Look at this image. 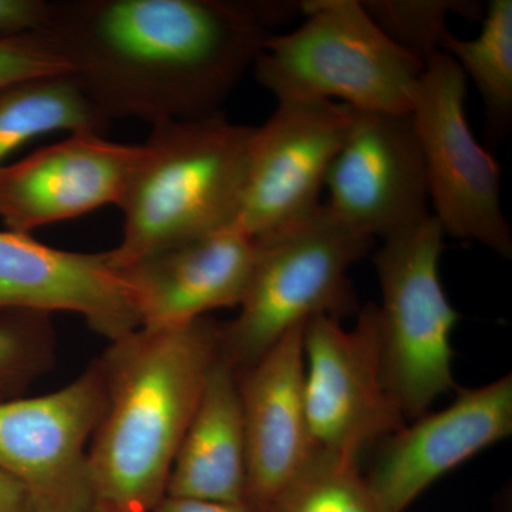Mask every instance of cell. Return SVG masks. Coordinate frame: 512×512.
Returning a JSON list of instances; mask_svg holds the SVG:
<instances>
[{"label": "cell", "instance_id": "cell-16", "mask_svg": "<svg viewBox=\"0 0 512 512\" xmlns=\"http://www.w3.org/2000/svg\"><path fill=\"white\" fill-rule=\"evenodd\" d=\"M256 256L258 242L234 224L121 268L141 328L181 325L241 305Z\"/></svg>", "mask_w": 512, "mask_h": 512}, {"label": "cell", "instance_id": "cell-11", "mask_svg": "<svg viewBox=\"0 0 512 512\" xmlns=\"http://www.w3.org/2000/svg\"><path fill=\"white\" fill-rule=\"evenodd\" d=\"M326 205L372 239H389L431 215L423 153L409 114L352 109L326 175Z\"/></svg>", "mask_w": 512, "mask_h": 512}, {"label": "cell", "instance_id": "cell-3", "mask_svg": "<svg viewBox=\"0 0 512 512\" xmlns=\"http://www.w3.org/2000/svg\"><path fill=\"white\" fill-rule=\"evenodd\" d=\"M254 127L221 113L153 126L120 202L119 268L237 222Z\"/></svg>", "mask_w": 512, "mask_h": 512}, {"label": "cell", "instance_id": "cell-19", "mask_svg": "<svg viewBox=\"0 0 512 512\" xmlns=\"http://www.w3.org/2000/svg\"><path fill=\"white\" fill-rule=\"evenodd\" d=\"M473 39L451 33L443 52L471 77L484 101L485 117L494 133L507 130L512 119V2L493 0Z\"/></svg>", "mask_w": 512, "mask_h": 512}, {"label": "cell", "instance_id": "cell-8", "mask_svg": "<svg viewBox=\"0 0 512 512\" xmlns=\"http://www.w3.org/2000/svg\"><path fill=\"white\" fill-rule=\"evenodd\" d=\"M305 402L316 447L359 460L406 426L390 392L380 350L376 303L345 329L316 316L303 329Z\"/></svg>", "mask_w": 512, "mask_h": 512}, {"label": "cell", "instance_id": "cell-25", "mask_svg": "<svg viewBox=\"0 0 512 512\" xmlns=\"http://www.w3.org/2000/svg\"><path fill=\"white\" fill-rule=\"evenodd\" d=\"M151 512H258L248 505L212 503V501L192 500V498L168 497Z\"/></svg>", "mask_w": 512, "mask_h": 512}, {"label": "cell", "instance_id": "cell-9", "mask_svg": "<svg viewBox=\"0 0 512 512\" xmlns=\"http://www.w3.org/2000/svg\"><path fill=\"white\" fill-rule=\"evenodd\" d=\"M104 407L99 360L56 392L0 402V471L28 490L37 512L96 504L89 447Z\"/></svg>", "mask_w": 512, "mask_h": 512}, {"label": "cell", "instance_id": "cell-2", "mask_svg": "<svg viewBox=\"0 0 512 512\" xmlns=\"http://www.w3.org/2000/svg\"><path fill=\"white\" fill-rule=\"evenodd\" d=\"M220 342L210 316L110 342L99 359L106 407L89 447L96 503L128 512L161 503Z\"/></svg>", "mask_w": 512, "mask_h": 512}, {"label": "cell", "instance_id": "cell-12", "mask_svg": "<svg viewBox=\"0 0 512 512\" xmlns=\"http://www.w3.org/2000/svg\"><path fill=\"white\" fill-rule=\"evenodd\" d=\"M512 434V375L458 390L436 413L407 423L377 446L367 484L380 512H406L427 488Z\"/></svg>", "mask_w": 512, "mask_h": 512}, {"label": "cell", "instance_id": "cell-14", "mask_svg": "<svg viewBox=\"0 0 512 512\" xmlns=\"http://www.w3.org/2000/svg\"><path fill=\"white\" fill-rule=\"evenodd\" d=\"M72 312L110 342L140 328L123 269L110 251H63L28 234L0 232V312Z\"/></svg>", "mask_w": 512, "mask_h": 512}, {"label": "cell", "instance_id": "cell-7", "mask_svg": "<svg viewBox=\"0 0 512 512\" xmlns=\"http://www.w3.org/2000/svg\"><path fill=\"white\" fill-rule=\"evenodd\" d=\"M467 77L447 53L424 64L412 101L433 215L444 235L474 241L510 259L512 232L501 207V167L474 137Z\"/></svg>", "mask_w": 512, "mask_h": 512}, {"label": "cell", "instance_id": "cell-4", "mask_svg": "<svg viewBox=\"0 0 512 512\" xmlns=\"http://www.w3.org/2000/svg\"><path fill=\"white\" fill-rule=\"evenodd\" d=\"M301 25L266 40L256 79L278 103L333 101L409 114L424 64L390 39L359 0H305Z\"/></svg>", "mask_w": 512, "mask_h": 512}, {"label": "cell", "instance_id": "cell-27", "mask_svg": "<svg viewBox=\"0 0 512 512\" xmlns=\"http://www.w3.org/2000/svg\"><path fill=\"white\" fill-rule=\"evenodd\" d=\"M89 512H128L120 510V508L110 507V505L96 503Z\"/></svg>", "mask_w": 512, "mask_h": 512}, {"label": "cell", "instance_id": "cell-15", "mask_svg": "<svg viewBox=\"0 0 512 512\" xmlns=\"http://www.w3.org/2000/svg\"><path fill=\"white\" fill-rule=\"evenodd\" d=\"M305 325L235 372L247 444V504L258 512L266 511L316 448L305 402Z\"/></svg>", "mask_w": 512, "mask_h": 512}, {"label": "cell", "instance_id": "cell-23", "mask_svg": "<svg viewBox=\"0 0 512 512\" xmlns=\"http://www.w3.org/2000/svg\"><path fill=\"white\" fill-rule=\"evenodd\" d=\"M70 72L69 64L43 32L0 42V87Z\"/></svg>", "mask_w": 512, "mask_h": 512}, {"label": "cell", "instance_id": "cell-1", "mask_svg": "<svg viewBox=\"0 0 512 512\" xmlns=\"http://www.w3.org/2000/svg\"><path fill=\"white\" fill-rule=\"evenodd\" d=\"M301 3L50 0L43 33L107 121L151 126L220 113L274 29Z\"/></svg>", "mask_w": 512, "mask_h": 512}, {"label": "cell", "instance_id": "cell-17", "mask_svg": "<svg viewBox=\"0 0 512 512\" xmlns=\"http://www.w3.org/2000/svg\"><path fill=\"white\" fill-rule=\"evenodd\" d=\"M247 444L237 373L215 360L168 478V497L247 503Z\"/></svg>", "mask_w": 512, "mask_h": 512}, {"label": "cell", "instance_id": "cell-6", "mask_svg": "<svg viewBox=\"0 0 512 512\" xmlns=\"http://www.w3.org/2000/svg\"><path fill=\"white\" fill-rule=\"evenodd\" d=\"M444 237L430 215L384 239L375 255L384 373L407 423L429 413L437 399L456 387L451 336L460 313L441 284Z\"/></svg>", "mask_w": 512, "mask_h": 512}, {"label": "cell", "instance_id": "cell-10", "mask_svg": "<svg viewBox=\"0 0 512 512\" xmlns=\"http://www.w3.org/2000/svg\"><path fill=\"white\" fill-rule=\"evenodd\" d=\"M350 123L352 109L345 104L278 103L264 126L254 127L235 225L259 241L315 211Z\"/></svg>", "mask_w": 512, "mask_h": 512}, {"label": "cell", "instance_id": "cell-24", "mask_svg": "<svg viewBox=\"0 0 512 512\" xmlns=\"http://www.w3.org/2000/svg\"><path fill=\"white\" fill-rule=\"evenodd\" d=\"M50 0H0V42L43 32Z\"/></svg>", "mask_w": 512, "mask_h": 512}, {"label": "cell", "instance_id": "cell-26", "mask_svg": "<svg viewBox=\"0 0 512 512\" xmlns=\"http://www.w3.org/2000/svg\"><path fill=\"white\" fill-rule=\"evenodd\" d=\"M0 512H37L25 487L0 471Z\"/></svg>", "mask_w": 512, "mask_h": 512}, {"label": "cell", "instance_id": "cell-18", "mask_svg": "<svg viewBox=\"0 0 512 512\" xmlns=\"http://www.w3.org/2000/svg\"><path fill=\"white\" fill-rule=\"evenodd\" d=\"M107 121L70 74L37 77L0 87V167L33 138L67 131H101Z\"/></svg>", "mask_w": 512, "mask_h": 512}, {"label": "cell", "instance_id": "cell-5", "mask_svg": "<svg viewBox=\"0 0 512 512\" xmlns=\"http://www.w3.org/2000/svg\"><path fill=\"white\" fill-rule=\"evenodd\" d=\"M373 241L325 202L291 227L256 241L258 256L238 316L221 325L222 359L239 372L309 319L340 320L359 312L348 272L369 254Z\"/></svg>", "mask_w": 512, "mask_h": 512}, {"label": "cell", "instance_id": "cell-21", "mask_svg": "<svg viewBox=\"0 0 512 512\" xmlns=\"http://www.w3.org/2000/svg\"><path fill=\"white\" fill-rule=\"evenodd\" d=\"M362 3L380 29L423 64L443 52L444 43L451 35L448 16L457 13L478 18L481 15V8L474 2L367 0Z\"/></svg>", "mask_w": 512, "mask_h": 512}, {"label": "cell", "instance_id": "cell-20", "mask_svg": "<svg viewBox=\"0 0 512 512\" xmlns=\"http://www.w3.org/2000/svg\"><path fill=\"white\" fill-rule=\"evenodd\" d=\"M265 512H380L359 460L315 448Z\"/></svg>", "mask_w": 512, "mask_h": 512}, {"label": "cell", "instance_id": "cell-13", "mask_svg": "<svg viewBox=\"0 0 512 512\" xmlns=\"http://www.w3.org/2000/svg\"><path fill=\"white\" fill-rule=\"evenodd\" d=\"M141 144L79 131L0 167V218L8 231L73 220L106 205H120L136 170Z\"/></svg>", "mask_w": 512, "mask_h": 512}, {"label": "cell", "instance_id": "cell-22", "mask_svg": "<svg viewBox=\"0 0 512 512\" xmlns=\"http://www.w3.org/2000/svg\"><path fill=\"white\" fill-rule=\"evenodd\" d=\"M49 315L26 311L0 312V402L15 399L52 360Z\"/></svg>", "mask_w": 512, "mask_h": 512}]
</instances>
